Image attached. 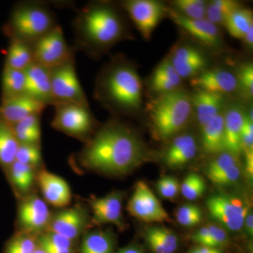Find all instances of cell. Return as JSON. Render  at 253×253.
Segmentation results:
<instances>
[{"instance_id":"cell-12","label":"cell","mask_w":253,"mask_h":253,"mask_svg":"<svg viewBox=\"0 0 253 253\" xmlns=\"http://www.w3.org/2000/svg\"><path fill=\"white\" fill-rule=\"evenodd\" d=\"M166 16L181 31L203 45L215 51H219L224 47V43L219 27L206 18L198 20L186 18L169 6H166Z\"/></svg>"},{"instance_id":"cell-9","label":"cell","mask_w":253,"mask_h":253,"mask_svg":"<svg viewBox=\"0 0 253 253\" xmlns=\"http://www.w3.org/2000/svg\"><path fill=\"white\" fill-rule=\"evenodd\" d=\"M145 40L149 41L166 17V5L156 0H125L119 3Z\"/></svg>"},{"instance_id":"cell-24","label":"cell","mask_w":253,"mask_h":253,"mask_svg":"<svg viewBox=\"0 0 253 253\" xmlns=\"http://www.w3.org/2000/svg\"><path fill=\"white\" fill-rule=\"evenodd\" d=\"M197 152V142L194 136L178 134L165 151L163 161L168 167L181 168L194 159Z\"/></svg>"},{"instance_id":"cell-26","label":"cell","mask_w":253,"mask_h":253,"mask_svg":"<svg viewBox=\"0 0 253 253\" xmlns=\"http://www.w3.org/2000/svg\"><path fill=\"white\" fill-rule=\"evenodd\" d=\"M201 144L208 154L218 155L224 152V112L217 115L201 128Z\"/></svg>"},{"instance_id":"cell-50","label":"cell","mask_w":253,"mask_h":253,"mask_svg":"<svg viewBox=\"0 0 253 253\" xmlns=\"http://www.w3.org/2000/svg\"><path fill=\"white\" fill-rule=\"evenodd\" d=\"M34 253H46L45 251H44V250H42L41 249V248H40L39 246H38V249H36V251H35Z\"/></svg>"},{"instance_id":"cell-16","label":"cell","mask_w":253,"mask_h":253,"mask_svg":"<svg viewBox=\"0 0 253 253\" xmlns=\"http://www.w3.org/2000/svg\"><path fill=\"white\" fill-rule=\"evenodd\" d=\"M125 193L113 191L104 197L93 198L89 201L92 221L96 224H113L124 229L123 202Z\"/></svg>"},{"instance_id":"cell-5","label":"cell","mask_w":253,"mask_h":253,"mask_svg":"<svg viewBox=\"0 0 253 253\" xmlns=\"http://www.w3.org/2000/svg\"><path fill=\"white\" fill-rule=\"evenodd\" d=\"M58 25L56 14L48 3L28 0L18 2L14 6L6 32L11 39L32 46Z\"/></svg>"},{"instance_id":"cell-2","label":"cell","mask_w":253,"mask_h":253,"mask_svg":"<svg viewBox=\"0 0 253 253\" xmlns=\"http://www.w3.org/2000/svg\"><path fill=\"white\" fill-rule=\"evenodd\" d=\"M75 51L99 60L118 42L133 39L127 15L119 3L93 1L78 10L73 23Z\"/></svg>"},{"instance_id":"cell-40","label":"cell","mask_w":253,"mask_h":253,"mask_svg":"<svg viewBox=\"0 0 253 253\" xmlns=\"http://www.w3.org/2000/svg\"><path fill=\"white\" fill-rule=\"evenodd\" d=\"M238 89L245 99L251 100L253 95V66L246 62L239 66L236 74Z\"/></svg>"},{"instance_id":"cell-44","label":"cell","mask_w":253,"mask_h":253,"mask_svg":"<svg viewBox=\"0 0 253 253\" xmlns=\"http://www.w3.org/2000/svg\"><path fill=\"white\" fill-rule=\"evenodd\" d=\"M211 3L227 18V20L231 14L243 7L242 4H240L239 1L233 0H214L211 1Z\"/></svg>"},{"instance_id":"cell-7","label":"cell","mask_w":253,"mask_h":253,"mask_svg":"<svg viewBox=\"0 0 253 253\" xmlns=\"http://www.w3.org/2000/svg\"><path fill=\"white\" fill-rule=\"evenodd\" d=\"M54 104H76L89 106L76 69L75 58L49 69Z\"/></svg>"},{"instance_id":"cell-36","label":"cell","mask_w":253,"mask_h":253,"mask_svg":"<svg viewBox=\"0 0 253 253\" xmlns=\"http://www.w3.org/2000/svg\"><path fill=\"white\" fill-rule=\"evenodd\" d=\"M38 248L37 236L17 231L6 241L4 253H34Z\"/></svg>"},{"instance_id":"cell-33","label":"cell","mask_w":253,"mask_h":253,"mask_svg":"<svg viewBox=\"0 0 253 253\" xmlns=\"http://www.w3.org/2000/svg\"><path fill=\"white\" fill-rule=\"evenodd\" d=\"M191 239L199 246L218 249L225 246L229 241L226 231L214 224H208L195 231Z\"/></svg>"},{"instance_id":"cell-49","label":"cell","mask_w":253,"mask_h":253,"mask_svg":"<svg viewBox=\"0 0 253 253\" xmlns=\"http://www.w3.org/2000/svg\"><path fill=\"white\" fill-rule=\"evenodd\" d=\"M245 46L249 49H253V26L250 28L249 31L246 33V35L242 38Z\"/></svg>"},{"instance_id":"cell-29","label":"cell","mask_w":253,"mask_h":253,"mask_svg":"<svg viewBox=\"0 0 253 253\" xmlns=\"http://www.w3.org/2000/svg\"><path fill=\"white\" fill-rule=\"evenodd\" d=\"M19 146L12 126L0 118V166L4 172L16 161Z\"/></svg>"},{"instance_id":"cell-13","label":"cell","mask_w":253,"mask_h":253,"mask_svg":"<svg viewBox=\"0 0 253 253\" xmlns=\"http://www.w3.org/2000/svg\"><path fill=\"white\" fill-rule=\"evenodd\" d=\"M126 208L131 216L145 222H163L169 218L167 211L144 181L136 183Z\"/></svg>"},{"instance_id":"cell-21","label":"cell","mask_w":253,"mask_h":253,"mask_svg":"<svg viewBox=\"0 0 253 253\" xmlns=\"http://www.w3.org/2000/svg\"><path fill=\"white\" fill-rule=\"evenodd\" d=\"M46 106L26 94L3 100L0 104V118L11 126L28 116L42 114Z\"/></svg>"},{"instance_id":"cell-42","label":"cell","mask_w":253,"mask_h":253,"mask_svg":"<svg viewBox=\"0 0 253 253\" xmlns=\"http://www.w3.org/2000/svg\"><path fill=\"white\" fill-rule=\"evenodd\" d=\"M158 192L163 198L172 199L176 197L180 190L179 181L172 176H164L156 183Z\"/></svg>"},{"instance_id":"cell-17","label":"cell","mask_w":253,"mask_h":253,"mask_svg":"<svg viewBox=\"0 0 253 253\" xmlns=\"http://www.w3.org/2000/svg\"><path fill=\"white\" fill-rule=\"evenodd\" d=\"M195 89L225 96L238 89L235 73L223 68H207L191 79Z\"/></svg>"},{"instance_id":"cell-19","label":"cell","mask_w":253,"mask_h":253,"mask_svg":"<svg viewBox=\"0 0 253 253\" xmlns=\"http://www.w3.org/2000/svg\"><path fill=\"white\" fill-rule=\"evenodd\" d=\"M24 94L47 106L54 104L51 94L49 69L33 62L24 71Z\"/></svg>"},{"instance_id":"cell-35","label":"cell","mask_w":253,"mask_h":253,"mask_svg":"<svg viewBox=\"0 0 253 253\" xmlns=\"http://www.w3.org/2000/svg\"><path fill=\"white\" fill-rule=\"evenodd\" d=\"M253 26L252 10L242 7L231 15L225 27L229 34L236 39L242 40L250 28Z\"/></svg>"},{"instance_id":"cell-18","label":"cell","mask_w":253,"mask_h":253,"mask_svg":"<svg viewBox=\"0 0 253 253\" xmlns=\"http://www.w3.org/2000/svg\"><path fill=\"white\" fill-rule=\"evenodd\" d=\"M38 172L37 183L46 204L61 209L67 207L72 199V193L67 181L44 169H40Z\"/></svg>"},{"instance_id":"cell-20","label":"cell","mask_w":253,"mask_h":253,"mask_svg":"<svg viewBox=\"0 0 253 253\" xmlns=\"http://www.w3.org/2000/svg\"><path fill=\"white\" fill-rule=\"evenodd\" d=\"M206 174L208 179L216 185H233L241 177L238 158L226 151L221 153L208 163Z\"/></svg>"},{"instance_id":"cell-10","label":"cell","mask_w":253,"mask_h":253,"mask_svg":"<svg viewBox=\"0 0 253 253\" xmlns=\"http://www.w3.org/2000/svg\"><path fill=\"white\" fill-rule=\"evenodd\" d=\"M210 215L228 230L239 231L244 227L250 210L243 200L226 194H214L206 201Z\"/></svg>"},{"instance_id":"cell-48","label":"cell","mask_w":253,"mask_h":253,"mask_svg":"<svg viewBox=\"0 0 253 253\" xmlns=\"http://www.w3.org/2000/svg\"><path fill=\"white\" fill-rule=\"evenodd\" d=\"M116 253H145L143 249L138 245L131 244L120 249Z\"/></svg>"},{"instance_id":"cell-8","label":"cell","mask_w":253,"mask_h":253,"mask_svg":"<svg viewBox=\"0 0 253 253\" xmlns=\"http://www.w3.org/2000/svg\"><path fill=\"white\" fill-rule=\"evenodd\" d=\"M31 46L33 62L48 69L75 58L76 51L73 46L67 44L59 25L40 38Z\"/></svg>"},{"instance_id":"cell-39","label":"cell","mask_w":253,"mask_h":253,"mask_svg":"<svg viewBox=\"0 0 253 253\" xmlns=\"http://www.w3.org/2000/svg\"><path fill=\"white\" fill-rule=\"evenodd\" d=\"M16 161L35 169H41L42 165L41 146L31 144H20L16 154Z\"/></svg>"},{"instance_id":"cell-27","label":"cell","mask_w":253,"mask_h":253,"mask_svg":"<svg viewBox=\"0 0 253 253\" xmlns=\"http://www.w3.org/2000/svg\"><path fill=\"white\" fill-rule=\"evenodd\" d=\"M36 169L31 166L15 161L6 171L10 184L16 194L23 198L31 194L37 182Z\"/></svg>"},{"instance_id":"cell-37","label":"cell","mask_w":253,"mask_h":253,"mask_svg":"<svg viewBox=\"0 0 253 253\" xmlns=\"http://www.w3.org/2000/svg\"><path fill=\"white\" fill-rule=\"evenodd\" d=\"M169 4L176 12L191 19L206 18L208 3L203 0H174Z\"/></svg>"},{"instance_id":"cell-11","label":"cell","mask_w":253,"mask_h":253,"mask_svg":"<svg viewBox=\"0 0 253 253\" xmlns=\"http://www.w3.org/2000/svg\"><path fill=\"white\" fill-rule=\"evenodd\" d=\"M51 213L44 200L36 194L22 198L18 208V231L38 236L47 230Z\"/></svg>"},{"instance_id":"cell-45","label":"cell","mask_w":253,"mask_h":253,"mask_svg":"<svg viewBox=\"0 0 253 253\" xmlns=\"http://www.w3.org/2000/svg\"><path fill=\"white\" fill-rule=\"evenodd\" d=\"M245 154V169L250 180L253 177V149L244 151Z\"/></svg>"},{"instance_id":"cell-41","label":"cell","mask_w":253,"mask_h":253,"mask_svg":"<svg viewBox=\"0 0 253 253\" xmlns=\"http://www.w3.org/2000/svg\"><path fill=\"white\" fill-rule=\"evenodd\" d=\"M176 221L181 226L199 225L203 220V212L201 208L194 204H184L178 208L175 212Z\"/></svg>"},{"instance_id":"cell-43","label":"cell","mask_w":253,"mask_h":253,"mask_svg":"<svg viewBox=\"0 0 253 253\" xmlns=\"http://www.w3.org/2000/svg\"><path fill=\"white\" fill-rule=\"evenodd\" d=\"M241 144L242 151L253 149V109L245 114L244 123L241 133Z\"/></svg>"},{"instance_id":"cell-47","label":"cell","mask_w":253,"mask_h":253,"mask_svg":"<svg viewBox=\"0 0 253 253\" xmlns=\"http://www.w3.org/2000/svg\"><path fill=\"white\" fill-rule=\"evenodd\" d=\"M244 226L249 236L253 235V215L252 211H250L245 219Z\"/></svg>"},{"instance_id":"cell-14","label":"cell","mask_w":253,"mask_h":253,"mask_svg":"<svg viewBox=\"0 0 253 253\" xmlns=\"http://www.w3.org/2000/svg\"><path fill=\"white\" fill-rule=\"evenodd\" d=\"M89 223L87 208L82 204H78L51 214L47 230L76 243L86 232Z\"/></svg>"},{"instance_id":"cell-38","label":"cell","mask_w":253,"mask_h":253,"mask_svg":"<svg viewBox=\"0 0 253 253\" xmlns=\"http://www.w3.org/2000/svg\"><path fill=\"white\" fill-rule=\"evenodd\" d=\"M179 191L186 199L196 201L203 196L206 192V181L199 174L191 173L181 182Z\"/></svg>"},{"instance_id":"cell-25","label":"cell","mask_w":253,"mask_h":253,"mask_svg":"<svg viewBox=\"0 0 253 253\" xmlns=\"http://www.w3.org/2000/svg\"><path fill=\"white\" fill-rule=\"evenodd\" d=\"M144 239L154 253H174L179 239L174 231L162 226H150L144 231Z\"/></svg>"},{"instance_id":"cell-30","label":"cell","mask_w":253,"mask_h":253,"mask_svg":"<svg viewBox=\"0 0 253 253\" xmlns=\"http://www.w3.org/2000/svg\"><path fill=\"white\" fill-rule=\"evenodd\" d=\"M41 115H32L12 126L20 144L41 146Z\"/></svg>"},{"instance_id":"cell-4","label":"cell","mask_w":253,"mask_h":253,"mask_svg":"<svg viewBox=\"0 0 253 253\" xmlns=\"http://www.w3.org/2000/svg\"><path fill=\"white\" fill-rule=\"evenodd\" d=\"M193 111L191 95L181 88L154 96L146 106L151 131L161 141L177 136L189 123Z\"/></svg>"},{"instance_id":"cell-3","label":"cell","mask_w":253,"mask_h":253,"mask_svg":"<svg viewBox=\"0 0 253 253\" xmlns=\"http://www.w3.org/2000/svg\"><path fill=\"white\" fill-rule=\"evenodd\" d=\"M94 95L113 114L139 115L143 109V84L136 65L124 55L113 56L96 76Z\"/></svg>"},{"instance_id":"cell-6","label":"cell","mask_w":253,"mask_h":253,"mask_svg":"<svg viewBox=\"0 0 253 253\" xmlns=\"http://www.w3.org/2000/svg\"><path fill=\"white\" fill-rule=\"evenodd\" d=\"M53 129L86 143L98 129V122L89 106L76 104L54 105Z\"/></svg>"},{"instance_id":"cell-46","label":"cell","mask_w":253,"mask_h":253,"mask_svg":"<svg viewBox=\"0 0 253 253\" xmlns=\"http://www.w3.org/2000/svg\"><path fill=\"white\" fill-rule=\"evenodd\" d=\"M187 253H223L221 249H213L206 246H199L193 248L188 251Z\"/></svg>"},{"instance_id":"cell-1","label":"cell","mask_w":253,"mask_h":253,"mask_svg":"<svg viewBox=\"0 0 253 253\" xmlns=\"http://www.w3.org/2000/svg\"><path fill=\"white\" fill-rule=\"evenodd\" d=\"M147 150L132 128L110 120L96 129L77 155L81 168L111 175H123L146 161Z\"/></svg>"},{"instance_id":"cell-22","label":"cell","mask_w":253,"mask_h":253,"mask_svg":"<svg viewBox=\"0 0 253 253\" xmlns=\"http://www.w3.org/2000/svg\"><path fill=\"white\" fill-rule=\"evenodd\" d=\"M245 114L239 105L234 104L224 111V149L237 158L242 153L241 133Z\"/></svg>"},{"instance_id":"cell-34","label":"cell","mask_w":253,"mask_h":253,"mask_svg":"<svg viewBox=\"0 0 253 253\" xmlns=\"http://www.w3.org/2000/svg\"><path fill=\"white\" fill-rule=\"evenodd\" d=\"M37 240L38 246L46 253H76L75 243L52 231L41 233Z\"/></svg>"},{"instance_id":"cell-23","label":"cell","mask_w":253,"mask_h":253,"mask_svg":"<svg viewBox=\"0 0 253 253\" xmlns=\"http://www.w3.org/2000/svg\"><path fill=\"white\" fill-rule=\"evenodd\" d=\"M191 95L193 110L196 113L200 127L209 123L222 113L225 104V96L213 94L200 89H195Z\"/></svg>"},{"instance_id":"cell-15","label":"cell","mask_w":253,"mask_h":253,"mask_svg":"<svg viewBox=\"0 0 253 253\" xmlns=\"http://www.w3.org/2000/svg\"><path fill=\"white\" fill-rule=\"evenodd\" d=\"M168 56L181 79H192L208 68L204 51L191 43L176 44Z\"/></svg>"},{"instance_id":"cell-31","label":"cell","mask_w":253,"mask_h":253,"mask_svg":"<svg viewBox=\"0 0 253 253\" xmlns=\"http://www.w3.org/2000/svg\"><path fill=\"white\" fill-rule=\"evenodd\" d=\"M33 63L31 45L18 40L11 39L6 54L5 66L24 71Z\"/></svg>"},{"instance_id":"cell-28","label":"cell","mask_w":253,"mask_h":253,"mask_svg":"<svg viewBox=\"0 0 253 253\" xmlns=\"http://www.w3.org/2000/svg\"><path fill=\"white\" fill-rule=\"evenodd\" d=\"M116 240L109 230L84 232L81 240L80 253H113Z\"/></svg>"},{"instance_id":"cell-32","label":"cell","mask_w":253,"mask_h":253,"mask_svg":"<svg viewBox=\"0 0 253 253\" xmlns=\"http://www.w3.org/2000/svg\"><path fill=\"white\" fill-rule=\"evenodd\" d=\"M25 85L24 71L4 66L1 78V101L24 94Z\"/></svg>"}]
</instances>
